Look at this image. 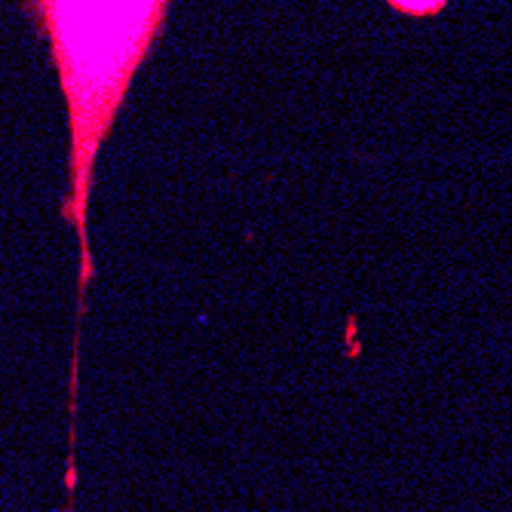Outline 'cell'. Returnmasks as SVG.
Instances as JSON below:
<instances>
[{
    "label": "cell",
    "mask_w": 512,
    "mask_h": 512,
    "mask_svg": "<svg viewBox=\"0 0 512 512\" xmlns=\"http://www.w3.org/2000/svg\"><path fill=\"white\" fill-rule=\"evenodd\" d=\"M172 0H22L50 50L68 123V181L59 215L77 237V325L68 371V408L80 405V329L96 261L89 246V200L102 148L166 31Z\"/></svg>",
    "instance_id": "cell-1"
},
{
    "label": "cell",
    "mask_w": 512,
    "mask_h": 512,
    "mask_svg": "<svg viewBox=\"0 0 512 512\" xmlns=\"http://www.w3.org/2000/svg\"><path fill=\"white\" fill-rule=\"evenodd\" d=\"M393 4L402 7V10H408V13H430V10L442 7L445 0H393Z\"/></svg>",
    "instance_id": "cell-2"
}]
</instances>
